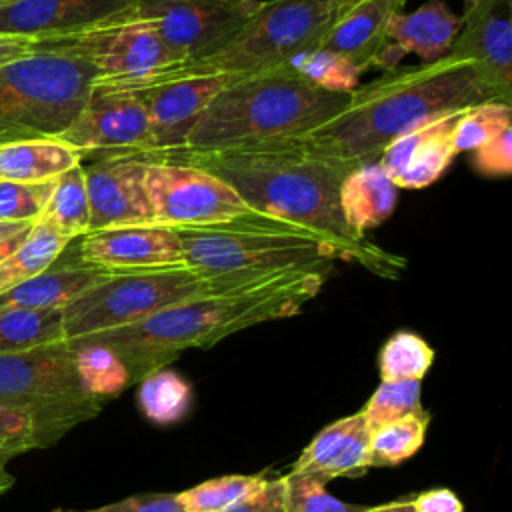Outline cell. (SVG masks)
I'll return each instance as SVG.
<instances>
[{
	"label": "cell",
	"instance_id": "25",
	"mask_svg": "<svg viewBox=\"0 0 512 512\" xmlns=\"http://www.w3.org/2000/svg\"><path fill=\"white\" fill-rule=\"evenodd\" d=\"M80 162V152L58 138L14 140L0 144V182H50Z\"/></svg>",
	"mask_w": 512,
	"mask_h": 512
},
{
	"label": "cell",
	"instance_id": "28",
	"mask_svg": "<svg viewBox=\"0 0 512 512\" xmlns=\"http://www.w3.org/2000/svg\"><path fill=\"white\" fill-rule=\"evenodd\" d=\"M38 220L68 240L80 238L90 230V204L82 164L54 180V188Z\"/></svg>",
	"mask_w": 512,
	"mask_h": 512
},
{
	"label": "cell",
	"instance_id": "19",
	"mask_svg": "<svg viewBox=\"0 0 512 512\" xmlns=\"http://www.w3.org/2000/svg\"><path fill=\"white\" fill-rule=\"evenodd\" d=\"M136 6V0H10L0 6V34L32 40L90 28Z\"/></svg>",
	"mask_w": 512,
	"mask_h": 512
},
{
	"label": "cell",
	"instance_id": "38",
	"mask_svg": "<svg viewBox=\"0 0 512 512\" xmlns=\"http://www.w3.org/2000/svg\"><path fill=\"white\" fill-rule=\"evenodd\" d=\"M52 188L54 180L40 184L0 182V222H36Z\"/></svg>",
	"mask_w": 512,
	"mask_h": 512
},
{
	"label": "cell",
	"instance_id": "50",
	"mask_svg": "<svg viewBox=\"0 0 512 512\" xmlns=\"http://www.w3.org/2000/svg\"><path fill=\"white\" fill-rule=\"evenodd\" d=\"M480 2H484V0H464V6H466V10H468V8H472V6L480 4Z\"/></svg>",
	"mask_w": 512,
	"mask_h": 512
},
{
	"label": "cell",
	"instance_id": "26",
	"mask_svg": "<svg viewBox=\"0 0 512 512\" xmlns=\"http://www.w3.org/2000/svg\"><path fill=\"white\" fill-rule=\"evenodd\" d=\"M274 66L316 88L334 94L354 92L360 86L358 82L362 74V70L354 62L324 46L300 50Z\"/></svg>",
	"mask_w": 512,
	"mask_h": 512
},
{
	"label": "cell",
	"instance_id": "13",
	"mask_svg": "<svg viewBox=\"0 0 512 512\" xmlns=\"http://www.w3.org/2000/svg\"><path fill=\"white\" fill-rule=\"evenodd\" d=\"M86 156H136L152 152L148 118L136 90L94 80L74 122L58 136Z\"/></svg>",
	"mask_w": 512,
	"mask_h": 512
},
{
	"label": "cell",
	"instance_id": "36",
	"mask_svg": "<svg viewBox=\"0 0 512 512\" xmlns=\"http://www.w3.org/2000/svg\"><path fill=\"white\" fill-rule=\"evenodd\" d=\"M360 412L370 434L404 416L422 414L426 412L422 406V384L420 380L380 382Z\"/></svg>",
	"mask_w": 512,
	"mask_h": 512
},
{
	"label": "cell",
	"instance_id": "9",
	"mask_svg": "<svg viewBox=\"0 0 512 512\" xmlns=\"http://www.w3.org/2000/svg\"><path fill=\"white\" fill-rule=\"evenodd\" d=\"M0 406L28 414L40 448H48L78 424L96 418L104 402L84 390L74 350L62 340L0 354Z\"/></svg>",
	"mask_w": 512,
	"mask_h": 512
},
{
	"label": "cell",
	"instance_id": "47",
	"mask_svg": "<svg viewBox=\"0 0 512 512\" xmlns=\"http://www.w3.org/2000/svg\"><path fill=\"white\" fill-rule=\"evenodd\" d=\"M358 512H414V508H412V498H404V500H394L388 504L360 508Z\"/></svg>",
	"mask_w": 512,
	"mask_h": 512
},
{
	"label": "cell",
	"instance_id": "3",
	"mask_svg": "<svg viewBox=\"0 0 512 512\" xmlns=\"http://www.w3.org/2000/svg\"><path fill=\"white\" fill-rule=\"evenodd\" d=\"M498 100L474 66L446 54L420 66L392 68L348 94L344 108L300 136L310 148L354 164L374 162L400 134L440 114Z\"/></svg>",
	"mask_w": 512,
	"mask_h": 512
},
{
	"label": "cell",
	"instance_id": "39",
	"mask_svg": "<svg viewBox=\"0 0 512 512\" xmlns=\"http://www.w3.org/2000/svg\"><path fill=\"white\" fill-rule=\"evenodd\" d=\"M0 448H10L16 454L40 448L34 422L28 414L0 406Z\"/></svg>",
	"mask_w": 512,
	"mask_h": 512
},
{
	"label": "cell",
	"instance_id": "17",
	"mask_svg": "<svg viewBox=\"0 0 512 512\" xmlns=\"http://www.w3.org/2000/svg\"><path fill=\"white\" fill-rule=\"evenodd\" d=\"M78 260L114 274L184 264L176 228L154 222L86 232L80 236Z\"/></svg>",
	"mask_w": 512,
	"mask_h": 512
},
{
	"label": "cell",
	"instance_id": "11",
	"mask_svg": "<svg viewBox=\"0 0 512 512\" xmlns=\"http://www.w3.org/2000/svg\"><path fill=\"white\" fill-rule=\"evenodd\" d=\"M144 188L152 222L194 228L254 214L244 200L214 174L172 160H144Z\"/></svg>",
	"mask_w": 512,
	"mask_h": 512
},
{
	"label": "cell",
	"instance_id": "6",
	"mask_svg": "<svg viewBox=\"0 0 512 512\" xmlns=\"http://www.w3.org/2000/svg\"><path fill=\"white\" fill-rule=\"evenodd\" d=\"M340 16L342 8L336 0H260L220 50L196 62L166 66L130 88L180 76H244L266 70L300 50L320 46Z\"/></svg>",
	"mask_w": 512,
	"mask_h": 512
},
{
	"label": "cell",
	"instance_id": "23",
	"mask_svg": "<svg viewBox=\"0 0 512 512\" xmlns=\"http://www.w3.org/2000/svg\"><path fill=\"white\" fill-rule=\"evenodd\" d=\"M404 2L406 0H358L338 18L320 46L342 54L362 72L368 70L384 44L390 18L402 12Z\"/></svg>",
	"mask_w": 512,
	"mask_h": 512
},
{
	"label": "cell",
	"instance_id": "30",
	"mask_svg": "<svg viewBox=\"0 0 512 512\" xmlns=\"http://www.w3.org/2000/svg\"><path fill=\"white\" fill-rule=\"evenodd\" d=\"M66 340L60 308L0 312V354H16Z\"/></svg>",
	"mask_w": 512,
	"mask_h": 512
},
{
	"label": "cell",
	"instance_id": "46",
	"mask_svg": "<svg viewBox=\"0 0 512 512\" xmlns=\"http://www.w3.org/2000/svg\"><path fill=\"white\" fill-rule=\"evenodd\" d=\"M30 228H32V226H28V228H24V230H20V232H16V234H12V236L0 240V262H2L4 258H8V256L24 242V238H26L28 232H30Z\"/></svg>",
	"mask_w": 512,
	"mask_h": 512
},
{
	"label": "cell",
	"instance_id": "41",
	"mask_svg": "<svg viewBox=\"0 0 512 512\" xmlns=\"http://www.w3.org/2000/svg\"><path fill=\"white\" fill-rule=\"evenodd\" d=\"M56 512H184L176 494L150 492L134 494L124 500L92 508V510H56Z\"/></svg>",
	"mask_w": 512,
	"mask_h": 512
},
{
	"label": "cell",
	"instance_id": "24",
	"mask_svg": "<svg viewBox=\"0 0 512 512\" xmlns=\"http://www.w3.org/2000/svg\"><path fill=\"white\" fill-rule=\"evenodd\" d=\"M340 212L354 236L364 234L386 222L398 200V188L388 174L374 162L354 166L340 184Z\"/></svg>",
	"mask_w": 512,
	"mask_h": 512
},
{
	"label": "cell",
	"instance_id": "8",
	"mask_svg": "<svg viewBox=\"0 0 512 512\" xmlns=\"http://www.w3.org/2000/svg\"><path fill=\"white\" fill-rule=\"evenodd\" d=\"M94 80L88 64L52 52L0 66V144L58 138L80 114Z\"/></svg>",
	"mask_w": 512,
	"mask_h": 512
},
{
	"label": "cell",
	"instance_id": "2",
	"mask_svg": "<svg viewBox=\"0 0 512 512\" xmlns=\"http://www.w3.org/2000/svg\"><path fill=\"white\" fill-rule=\"evenodd\" d=\"M330 272L332 264L286 270L234 290L186 300L132 326L70 342L108 346L128 368L130 382L138 384L190 348H212L244 328L298 314L318 296Z\"/></svg>",
	"mask_w": 512,
	"mask_h": 512
},
{
	"label": "cell",
	"instance_id": "21",
	"mask_svg": "<svg viewBox=\"0 0 512 512\" xmlns=\"http://www.w3.org/2000/svg\"><path fill=\"white\" fill-rule=\"evenodd\" d=\"M370 430L362 412L324 426L292 464V472L308 474L324 484L334 478H358L368 472Z\"/></svg>",
	"mask_w": 512,
	"mask_h": 512
},
{
	"label": "cell",
	"instance_id": "18",
	"mask_svg": "<svg viewBox=\"0 0 512 512\" xmlns=\"http://www.w3.org/2000/svg\"><path fill=\"white\" fill-rule=\"evenodd\" d=\"M468 110V108H466ZM460 112L440 114L394 138L376 160L396 188L420 190L434 184L456 158L454 126Z\"/></svg>",
	"mask_w": 512,
	"mask_h": 512
},
{
	"label": "cell",
	"instance_id": "7",
	"mask_svg": "<svg viewBox=\"0 0 512 512\" xmlns=\"http://www.w3.org/2000/svg\"><path fill=\"white\" fill-rule=\"evenodd\" d=\"M250 282L256 280L210 276L186 264L110 274L62 308L64 336L70 342L132 326L186 300L234 290Z\"/></svg>",
	"mask_w": 512,
	"mask_h": 512
},
{
	"label": "cell",
	"instance_id": "31",
	"mask_svg": "<svg viewBox=\"0 0 512 512\" xmlns=\"http://www.w3.org/2000/svg\"><path fill=\"white\" fill-rule=\"evenodd\" d=\"M68 342V340H66ZM74 350L76 370L84 390L104 404L120 396L130 382V372L114 350L98 342H68Z\"/></svg>",
	"mask_w": 512,
	"mask_h": 512
},
{
	"label": "cell",
	"instance_id": "12",
	"mask_svg": "<svg viewBox=\"0 0 512 512\" xmlns=\"http://www.w3.org/2000/svg\"><path fill=\"white\" fill-rule=\"evenodd\" d=\"M260 0H136L144 20L174 64L196 62L220 50L252 16Z\"/></svg>",
	"mask_w": 512,
	"mask_h": 512
},
{
	"label": "cell",
	"instance_id": "40",
	"mask_svg": "<svg viewBox=\"0 0 512 512\" xmlns=\"http://www.w3.org/2000/svg\"><path fill=\"white\" fill-rule=\"evenodd\" d=\"M472 162L484 176H508L512 172V128L478 146L472 152Z\"/></svg>",
	"mask_w": 512,
	"mask_h": 512
},
{
	"label": "cell",
	"instance_id": "16",
	"mask_svg": "<svg viewBox=\"0 0 512 512\" xmlns=\"http://www.w3.org/2000/svg\"><path fill=\"white\" fill-rule=\"evenodd\" d=\"M80 164L90 204L88 232L152 222L142 158L86 156Z\"/></svg>",
	"mask_w": 512,
	"mask_h": 512
},
{
	"label": "cell",
	"instance_id": "48",
	"mask_svg": "<svg viewBox=\"0 0 512 512\" xmlns=\"http://www.w3.org/2000/svg\"><path fill=\"white\" fill-rule=\"evenodd\" d=\"M32 224L34 222H0V240L12 236V234H16V232H20V230H24Z\"/></svg>",
	"mask_w": 512,
	"mask_h": 512
},
{
	"label": "cell",
	"instance_id": "49",
	"mask_svg": "<svg viewBox=\"0 0 512 512\" xmlns=\"http://www.w3.org/2000/svg\"><path fill=\"white\" fill-rule=\"evenodd\" d=\"M336 2H338V6L342 8V14H344V12H346L348 8H352L358 0H336Z\"/></svg>",
	"mask_w": 512,
	"mask_h": 512
},
{
	"label": "cell",
	"instance_id": "29",
	"mask_svg": "<svg viewBox=\"0 0 512 512\" xmlns=\"http://www.w3.org/2000/svg\"><path fill=\"white\" fill-rule=\"evenodd\" d=\"M68 244L66 236L36 220L24 242L0 262V292L48 270L58 262Z\"/></svg>",
	"mask_w": 512,
	"mask_h": 512
},
{
	"label": "cell",
	"instance_id": "15",
	"mask_svg": "<svg viewBox=\"0 0 512 512\" xmlns=\"http://www.w3.org/2000/svg\"><path fill=\"white\" fill-rule=\"evenodd\" d=\"M512 0H484L464 10L448 54L468 60L494 98L512 102Z\"/></svg>",
	"mask_w": 512,
	"mask_h": 512
},
{
	"label": "cell",
	"instance_id": "20",
	"mask_svg": "<svg viewBox=\"0 0 512 512\" xmlns=\"http://www.w3.org/2000/svg\"><path fill=\"white\" fill-rule=\"evenodd\" d=\"M460 26V16H456L444 0H426L414 12H398L390 18L384 44L370 68L384 72L398 68V62L410 52L420 56L424 64L440 60L450 52Z\"/></svg>",
	"mask_w": 512,
	"mask_h": 512
},
{
	"label": "cell",
	"instance_id": "43",
	"mask_svg": "<svg viewBox=\"0 0 512 512\" xmlns=\"http://www.w3.org/2000/svg\"><path fill=\"white\" fill-rule=\"evenodd\" d=\"M414 512H464L462 500L450 488H430L412 496Z\"/></svg>",
	"mask_w": 512,
	"mask_h": 512
},
{
	"label": "cell",
	"instance_id": "10",
	"mask_svg": "<svg viewBox=\"0 0 512 512\" xmlns=\"http://www.w3.org/2000/svg\"><path fill=\"white\" fill-rule=\"evenodd\" d=\"M34 52L82 60L96 72V80L126 88L174 64L170 52L134 14V8L78 32L34 40Z\"/></svg>",
	"mask_w": 512,
	"mask_h": 512
},
{
	"label": "cell",
	"instance_id": "32",
	"mask_svg": "<svg viewBox=\"0 0 512 512\" xmlns=\"http://www.w3.org/2000/svg\"><path fill=\"white\" fill-rule=\"evenodd\" d=\"M430 418L426 410L374 430L368 440V468L398 466L414 456L424 444Z\"/></svg>",
	"mask_w": 512,
	"mask_h": 512
},
{
	"label": "cell",
	"instance_id": "35",
	"mask_svg": "<svg viewBox=\"0 0 512 512\" xmlns=\"http://www.w3.org/2000/svg\"><path fill=\"white\" fill-rule=\"evenodd\" d=\"M264 480L266 474H226L204 480L176 496L184 512H220L256 490Z\"/></svg>",
	"mask_w": 512,
	"mask_h": 512
},
{
	"label": "cell",
	"instance_id": "4",
	"mask_svg": "<svg viewBox=\"0 0 512 512\" xmlns=\"http://www.w3.org/2000/svg\"><path fill=\"white\" fill-rule=\"evenodd\" d=\"M346 100L348 94L326 92L270 66L238 76L218 92L178 150L208 152L298 138L338 114Z\"/></svg>",
	"mask_w": 512,
	"mask_h": 512
},
{
	"label": "cell",
	"instance_id": "44",
	"mask_svg": "<svg viewBox=\"0 0 512 512\" xmlns=\"http://www.w3.org/2000/svg\"><path fill=\"white\" fill-rule=\"evenodd\" d=\"M34 52V40L26 36L0 34V66L20 60Z\"/></svg>",
	"mask_w": 512,
	"mask_h": 512
},
{
	"label": "cell",
	"instance_id": "51",
	"mask_svg": "<svg viewBox=\"0 0 512 512\" xmlns=\"http://www.w3.org/2000/svg\"><path fill=\"white\" fill-rule=\"evenodd\" d=\"M6 2H10V0H0V6H2V4H6Z\"/></svg>",
	"mask_w": 512,
	"mask_h": 512
},
{
	"label": "cell",
	"instance_id": "42",
	"mask_svg": "<svg viewBox=\"0 0 512 512\" xmlns=\"http://www.w3.org/2000/svg\"><path fill=\"white\" fill-rule=\"evenodd\" d=\"M282 478H266L256 490L220 512H284Z\"/></svg>",
	"mask_w": 512,
	"mask_h": 512
},
{
	"label": "cell",
	"instance_id": "14",
	"mask_svg": "<svg viewBox=\"0 0 512 512\" xmlns=\"http://www.w3.org/2000/svg\"><path fill=\"white\" fill-rule=\"evenodd\" d=\"M236 78L232 74L180 76L130 88L138 92L148 118L152 152L146 158L182 148L206 106Z\"/></svg>",
	"mask_w": 512,
	"mask_h": 512
},
{
	"label": "cell",
	"instance_id": "45",
	"mask_svg": "<svg viewBox=\"0 0 512 512\" xmlns=\"http://www.w3.org/2000/svg\"><path fill=\"white\" fill-rule=\"evenodd\" d=\"M16 456L14 450L10 448H0V496L14 484V476L6 470V462Z\"/></svg>",
	"mask_w": 512,
	"mask_h": 512
},
{
	"label": "cell",
	"instance_id": "1",
	"mask_svg": "<svg viewBox=\"0 0 512 512\" xmlns=\"http://www.w3.org/2000/svg\"><path fill=\"white\" fill-rule=\"evenodd\" d=\"M152 158L214 174L254 214L316 234L336 248L344 262H356L384 278H398L406 266L402 256L354 236L342 218L340 184L358 164L316 152L300 136L226 150H174Z\"/></svg>",
	"mask_w": 512,
	"mask_h": 512
},
{
	"label": "cell",
	"instance_id": "27",
	"mask_svg": "<svg viewBox=\"0 0 512 512\" xmlns=\"http://www.w3.org/2000/svg\"><path fill=\"white\" fill-rule=\"evenodd\" d=\"M192 398L190 382L172 368H160L138 382V410L156 426H170L184 420L192 408Z\"/></svg>",
	"mask_w": 512,
	"mask_h": 512
},
{
	"label": "cell",
	"instance_id": "34",
	"mask_svg": "<svg viewBox=\"0 0 512 512\" xmlns=\"http://www.w3.org/2000/svg\"><path fill=\"white\" fill-rule=\"evenodd\" d=\"M512 128V102L486 100L464 110L454 126L456 152H474L478 146L490 142Z\"/></svg>",
	"mask_w": 512,
	"mask_h": 512
},
{
	"label": "cell",
	"instance_id": "22",
	"mask_svg": "<svg viewBox=\"0 0 512 512\" xmlns=\"http://www.w3.org/2000/svg\"><path fill=\"white\" fill-rule=\"evenodd\" d=\"M114 272L84 264H52L48 270L0 292V312L4 310H48L64 308L82 292L96 286Z\"/></svg>",
	"mask_w": 512,
	"mask_h": 512
},
{
	"label": "cell",
	"instance_id": "37",
	"mask_svg": "<svg viewBox=\"0 0 512 512\" xmlns=\"http://www.w3.org/2000/svg\"><path fill=\"white\" fill-rule=\"evenodd\" d=\"M284 512H358L362 506H352L326 490V484L314 476L288 472L282 476Z\"/></svg>",
	"mask_w": 512,
	"mask_h": 512
},
{
	"label": "cell",
	"instance_id": "33",
	"mask_svg": "<svg viewBox=\"0 0 512 512\" xmlns=\"http://www.w3.org/2000/svg\"><path fill=\"white\" fill-rule=\"evenodd\" d=\"M434 348L412 330L394 332L378 352L380 382L420 380L432 368Z\"/></svg>",
	"mask_w": 512,
	"mask_h": 512
},
{
	"label": "cell",
	"instance_id": "5",
	"mask_svg": "<svg viewBox=\"0 0 512 512\" xmlns=\"http://www.w3.org/2000/svg\"><path fill=\"white\" fill-rule=\"evenodd\" d=\"M176 232L184 264L210 276L258 280L342 260L338 250L316 234L260 214Z\"/></svg>",
	"mask_w": 512,
	"mask_h": 512
}]
</instances>
